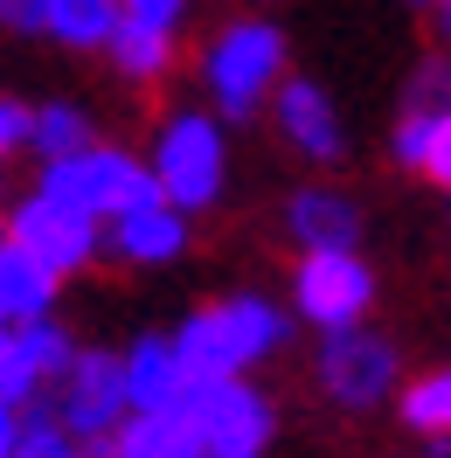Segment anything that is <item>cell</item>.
<instances>
[{"mask_svg":"<svg viewBox=\"0 0 451 458\" xmlns=\"http://www.w3.org/2000/svg\"><path fill=\"white\" fill-rule=\"evenodd\" d=\"M181 14H188V0H125V21H146V29H160V35L181 29Z\"/></svg>","mask_w":451,"mask_h":458,"instance_id":"cb8c5ba5","label":"cell"},{"mask_svg":"<svg viewBox=\"0 0 451 458\" xmlns=\"http://www.w3.org/2000/svg\"><path fill=\"white\" fill-rule=\"evenodd\" d=\"M84 347L63 334L56 319H29V327H7V341H0V410H35L42 389H56L70 361H77Z\"/></svg>","mask_w":451,"mask_h":458,"instance_id":"9c48e42d","label":"cell"},{"mask_svg":"<svg viewBox=\"0 0 451 458\" xmlns=\"http://www.w3.org/2000/svg\"><path fill=\"white\" fill-rule=\"evenodd\" d=\"M49 410H56L84 445L112 437V430L132 417V396H125V354H90V347H84V354L70 361V375L49 389Z\"/></svg>","mask_w":451,"mask_h":458,"instance_id":"5b68a950","label":"cell"},{"mask_svg":"<svg viewBox=\"0 0 451 458\" xmlns=\"http://www.w3.org/2000/svg\"><path fill=\"white\" fill-rule=\"evenodd\" d=\"M153 181H160V195L174 208H208V201L223 195V132H216V118L201 112H181L160 125V140H153Z\"/></svg>","mask_w":451,"mask_h":458,"instance_id":"277c9868","label":"cell"},{"mask_svg":"<svg viewBox=\"0 0 451 458\" xmlns=\"http://www.w3.org/2000/svg\"><path fill=\"white\" fill-rule=\"evenodd\" d=\"M181 243H188V208H174L167 195L140 201V208H125L112 223V250L125 264H167V258H181Z\"/></svg>","mask_w":451,"mask_h":458,"instance_id":"4fadbf2b","label":"cell"},{"mask_svg":"<svg viewBox=\"0 0 451 458\" xmlns=\"http://www.w3.org/2000/svg\"><path fill=\"white\" fill-rule=\"evenodd\" d=\"M445 7H451V0H445Z\"/></svg>","mask_w":451,"mask_h":458,"instance_id":"f1b7e54d","label":"cell"},{"mask_svg":"<svg viewBox=\"0 0 451 458\" xmlns=\"http://www.w3.org/2000/svg\"><path fill=\"white\" fill-rule=\"evenodd\" d=\"M0 146H35V112L14 105V98L0 105Z\"/></svg>","mask_w":451,"mask_h":458,"instance_id":"484cf974","label":"cell"},{"mask_svg":"<svg viewBox=\"0 0 451 458\" xmlns=\"http://www.w3.org/2000/svg\"><path fill=\"white\" fill-rule=\"evenodd\" d=\"M90 458H216L188 410H132L112 437H98Z\"/></svg>","mask_w":451,"mask_h":458,"instance_id":"8fae6325","label":"cell"},{"mask_svg":"<svg viewBox=\"0 0 451 458\" xmlns=\"http://www.w3.org/2000/svg\"><path fill=\"white\" fill-rule=\"evenodd\" d=\"M292 299H299V319H312L319 334H340V327H362L375 278L354 250H306L292 271Z\"/></svg>","mask_w":451,"mask_h":458,"instance_id":"8992f818","label":"cell"},{"mask_svg":"<svg viewBox=\"0 0 451 458\" xmlns=\"http://www.w3.org/2000/svg\"><path fill=\"white\" fill-rule=\"evenodd\" d=\"M319 389L340 403V410H375V403L396 389V347L382 334H362V327H340L319 341Z\"/></svg>","mask_w":451,"mask_h":458,"instance_id":"ba28073f","label":"cell"},{"mask_svg":"<svg viewBox=\"0 0 451 458\" xmlns=\"http://www.w3.org/2000/svg\"><path fill=\"white\" fill-rule=\"evenodd\" d=\"M201 84L223 118H251L285 84V35L271 21H229L201 56Z\"/></svg>","mask_w":451,"mask_h":458,"instance_id":"7a4b0ae2","label":"cell"},{"mask_svg":"<svg viewBox=\"0 0 451 458\" xmlns=\"http://www.w3.org/2000/svg\"><path fill=\"white\" fill-rule=\"evenodd\" d=\"M0 458H90V445L49 403H35V410H0Z\"/></svg>","mask_w":451,"mask_h":458,"instance_id":"e0dca14e","label":"cell"},{"mask_svg":"<svg viewBox=\"0 0 451 458\" xmlns=\"http://www.w3.org/2000/svg\"><path fill=\"white\" fill-rule=\"evenodd\" d=\"M181 410L201 424V437H208V452H216V458H257L264 445H271V403L257 396L243 375L195 382Z\"/></svg>","mask_w":451,"mask_h":458,"instance_id":"52a82bcc","label":"cell"},{"mask_svg":"<svg viewBox=\"0 0 451 458\" xmlns=\"http://www.w3.org/2000/svg\"><path fill=\"white\" fill-rule=\"evenodd\" d=\"M410 112H430V118L451 112V63H423L410 77Z\"/></svg>","mask_w":451,"mask_h":458,"instance_id":"7402d4cb","label":"cell"},{"mask_svg":"<svg viewBox=\"0 0 451 458\" xmlns=\"http://www.w3.org/2000/svg\"><path fill=\"white\" fill-rule=\"evenodd\" d=\"M35 195L70 201V208H84L90 223H118L125 208H140V201L160 195V181H153V167H140V160L118 153V146H84V153H70V160H42Z\"/></svg>","mask_w":451,"mask_h":458,"instance_id":"3957f363","label":"cell"},{"mask_svg":"<svg viewBox=\"0 0 451 458\" xmlns=\"http://www.w3.org/2000/svg\"><path fill=\"white\" fill-rule=\"evenodd\" d=\"M445 42H451V7H445Z\"/></svg>","mask_w":451,"mask_h":458,"instance_id":"83f0119b","label":"cell"},{"mask_svg":"<svg viewBox=\"0 0 451 458\" xmlns=\"http://www.w3.org/2000/svg\"><path fill=\"white\" fill-rule=\"evenodd\" d=\"M49 306H56V271L7 236V243H0V313H7V327L49 319Z\"/></svg>","mask_w":451,"mask_h":458,"instance_id":"2e32d148","label":"cell"},{"mask_svg":"<svg viewBox=\"0 0 451 458\" xmlns=\"http://www.w3.org/2000/svg\"><path fill=\"white\" fill-rule=\"evenodd\" d=\"M125 0H49V35L63 49H112Z\"/></svg>","mask_w":451,"mask_h":458,"instance_id":"ac0fdd59","label":"cell"},{"mask_svg":"<svg viewBox=\"0 0 451 458\" xmlns=\"http://www.w3.org/2000/svg\"><path fill=\"white\" fill-rule=\"evenodd\" d=\"M285 229L306 243V250H354V236H362V208L334 188H299L292 208H285Z\"/></svg>","mask_w":451,"mask_h":458,"instance_id":"9a60e30c","label":"cell"},{"mask_svg":"<svg viewBox=\"0 0 451 458\" xmlns=\"http://www.w3.org/2000/svg\"><path fill=\"white\" fill-rule=\"evenodd\" d=\"M423 174H430V181H445V188H451V112L438 118V132H430V160H423Z\"/></svg>","mask_w":451,"mask_h":458,"instance_id":"4316f807","label":"cell"},{"mask_svg":"<svg viewBox=\"0 0 451 458\" xmlns=\"http://www.w3.org/2000/svg\"><path fill=\"white\" fill-rule=\"evenodd\" d=\"M112 63L132 77V84H153V77L174 63V35L146 29V21H118V35H112Z\"/></svg>","mask_w":451,"mask_h":458,"instance_id":"ffe728a7","label":"cell"},{"mask_svg":"<svg viewBox=\"0 0 451 458\" xmlns=\"http://www.w3.org/2000/svg\"><path fill=\"white\" fill-rule=\"evenodd\" d=\"M7 236H14L21 250H35V258L49 264L56 278H70V271H84V264L98 258V223H90L84 208L56 201V195H29V201H14V216H7Z\"/></svg>","mask_w":451,"mask_h":458,"instance_id":"30bf717a","label":"cell"},{"mask_svg":"<svg viewBox=\"0 0 451 458\" xmlns=\"http://www.w3.org/2000/svg\"><path fill=\"white\" fill-rule=\"evenodd\" d=\"M90 146V118L77 105H42L35 112V153L42 160H70V153H84Z\"/></svg>","mask_w":451,"mask_h":458,"instance_id":"44dd1931","label":"cell"},{"mask_svg":"<svg viewBox=\"0 0 451 458\" xmlns=\"http://www.w3.org/2000/svg\"><path fill=\"white\" fill-rule=\"evenodd\" d=\"M188 361H181V347L167 341H132V354H125V396H132V410H181L188 403Z\"/></svg>","mask_w":451,"mask_h":458,"instance_id":"5bb4252c","label":"cell"},{"mask_svg":"<svg viewBox=\"0 0 451 458\" xmlns=\"http://www.w3.org/2000/svg\"><path fill=\"white\" fill-rule=\"evenodd\" d=\"M271 112H278V132L299 160H340V118H334V105H327L319 84L285 77L278 98H271Z\"/></svg>","mask_w":451,"mask_h":458,"instance_id":"7c38bea8","label":"cell"},{"mask_svg":"<svg viewBox=\"0 0 451 458\" xmlns=\"http://www.w3.org/2000/svg\"><path fill=\"white\" fill-rule=\"evenodd\" d=\"M174 347H181V361H188V382H223V375H243L251 361L278 354L285 347V313L271 299H257V292H236L223 306L181 319Z\"/></svg>","mask_w":451,"mask_h":458,"instance_id":"6da1fadb","label":"cell"},{"mask_svg":"<svg viewBox=\"0 0 451 458\" xmlns=\"http://www.w3.org/2000/svg\"><path fill=\"white\" fill-rule=\"evenodd\" d=\"M430 132H438L430 112H403V125H396V160H403V167H423V160H430Z\"/></svg>","mask_w":451,"mask_h":458,"instance_id":"603a6c76","label":"cell"},{"mask_svg":"<svg viewBox=\"0 0 451 458\" xmlns=\"http://www.w3.org/2000/svg\"><path fill=\"white\" fill-rule=\"evenodd\" d=\"M396 417L417 430V437H451V369L417 375V382L396 396Z\"/></svg>","mask_w":451,"mask_h":458,"instance_id":"d6986e66","label":"cell"},{"mask_svg":"<svg viewBox=\"0 0 451 458\" xmlns=\"http://www.w3.org/2000/svg\"><path fill=\"white\" fill-rule=\"evenodd\" d=\"M0 14L21 35H49V0H0Z\"/></svg>","mask_w":451,"mask_h":458,"instance_id":"d4e9b609","label":"cell"}]
</instances>
